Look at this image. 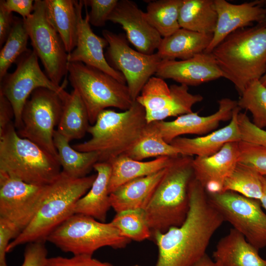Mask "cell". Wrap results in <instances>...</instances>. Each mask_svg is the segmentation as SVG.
Masks as SVG:
<instances>
[{
	"mask_svg": "<svg viewBox=\"0 0 266 266\" xmlns=\"http://www.w3.org/2000/svg\"><path fill=\"white\" fill-rule=\"evenodd\" d=\"M33 50L49 78L60 85L67 73L68 55L59 34L49 21L45 0H35L32 14L24 19Z\"/></svg>",
	"mask_w": 266,
	"mask_h": 266,
	"instance_id": "30bf717a",
	"label": "cell"
},
{
	"mask_svg": "<svg viewBox=\"0 0 266 266\" xmlns=\"http://www.w3.org/2000/svg\"><path fill=\"white\" fill-rule=\"evenodd\" d=\"M96 176L74 178L61 171L53 182L47 185L44 199L36 215L10 242L7 253L24 244L45 242L52 232L74 214L76 202L89 190Z\"/></svg>",
	"mask_w": 266,
	"mask_h": 266,
	"instance_id": "3957f363",
	"label": "cell"
},
{
	"mask_svg": "<svg viewBox=\"0 0 266 266\" xmlns=\"http://www.w3.org/2000/svg\"><path fill=\"white\" fill-rule=\"evenodd\" d=\"M188 195L190 209L183 224L152 234L158 249L155 266H193L206 254L211 238L225 222L194 177Z\"/></svg>",
	"mask_w": 266,
	"mask_h": 266,
	"instance_id": "6da1fadb",
	"label": "cell"
},
{
	"mask_svg": "<svg viewBox=\"0 0 266 266\" xmlns=\"http://www.w3.org/2000/svg\"><path fill=\"white\" fill-rule=\"evenodd\" d=\"M63 108L57 131L69 141L84 137L90 126L85 105L77 91L60 95Z\"/></svg>",
	"mask_w": 266,
	"mask_h": 266,
	"instance_id": "4316f807",
	"label": "cell"
},
{
	"mask_svg": "<svg viewBox=\"0 0 266 266\" xmlns=\"http://www.w3.org/2000/svg\"><path fill=\"white\" fill-rule=\"evenodd\" d=\"M241 109L237 106L233 111L229 124L225 127L195 138L178 137L170 143L181 155L208 157L218 152L229 142L241 141L237 116Z\"/></svg>",
	"mask_w": 266,
	"mask_h": 266,
	"instance_id": "44dd1931",
	"label": "cell"
},
{
	"mask_svg": "<svg viewBox=\"0 0 266 266\" xmlns=\"http://www.w3.org/2000/svg\"><path fill=\"white\" fill-rule=\"evenodd\" d=\"M93 168L97 172L96 179L87 193L77 200L73 211L105 222L111 207L109 191L111 166L109 163L98 162Z\"/></svg>",
	"mask_w": 266,
	"mask_h": 266,
	"instance_id": "603a6c76",
	"label": "cell"
},
{
	"mask_svg": "<svg viewBox=\"0 0 266 266\" xmlns=\"http://www.w3.org/2000/svg\"><path fill=\"white\" fill-rule=\"evenodd\" d=\"M183 0H158L150 1L144 12L149 23L162 37L168 36L180 28L178 22Z\"/></svg>",
	"mask_w": 266,
	"mask_h": 266,
	"instance_id": "1f68e13d",
	"label": "cell"
},
{
	"mask_svg": "<svg viewBox=\"0 0 266 266\" xmlns=\"http://www.w3.org/2000/svg\"><path fill=\"white\" fill-rule=\"evenodd\" d=\"M256 25L259 26L266 27V17L262 22L257 23Z\"/></svg>",
	"mask_w": 266,
	"mask_h": 266,
	"instance_id": "816d5d0a",
	"label": "cell"
},
{
	"mask_svg": "<svg viewBox=\"0 0 266 266\" xmlns=\"http://www.w3.org/2000/svg\"><path fill=\"white\" fill-rule=\"evenodd\" d=\"M29 38L24 19L15 17L11 30L0 51V80L8 73L12 64L29 49Z\"/></svg>",
	"mask_w": 266,
	"mask_h": 266,
	"instance_id": "836d02e7",
	"label": "cell"
},
{
	"mask_svg": "<svg viewBox=\"0 0 266 266\" xmlns=\"http://www.w3.org/2000/svg\"><path fill=\"white\" fill-rule=\"evenodd\" d=\"M33 0H0V8L19 14L22 19H26L32 13L34 9Z\"/></svg>",
	"mask_w": 266,
	"mask_h": 266,
	"instance_id": "f6af8a7d",
	"label": "cell"
},
{
	"mask_svg": "<svg viewBox=\"0 0 266 266\" xmlns=\"http://www.w3.org/2000/svg\"><path fill=\"white\" fill-rule=\"evenodd\" d=\"M237 106L251 113L252 123L256 127H266V87L260 80L248 85L237 100Z\"/></svg>",
	"mask_w": 266,
	"mask_h": 266,
	"instance_id": "74e56055",
	"label": "cell"
},
{
	"mask_svg": "<svg viewBox=\"0 0 266 266\" xmlns=\"http://www.w3.org/2000/svg\"><path fill=\"white\" fill-rule=\"evenodd\" d=\"M53 141L62 171L70 177L80 178L87 176L95 164L99 162L98 153L77 151L57 130L54 133Z\"/></svg>",
	"mask_w": 266,
	"mask_h": 266,
	"instance_id": "f1b7e54d",
	"label": "cell"
},
{
	"mask_svg": "<svg viewBox=\"0 0 266 266\" xmlns=\"http://www.w3.org/2000/svg\"><path fill=\"white\" fill-rule=\"evenodd\" d=\"M84 5L89 6L91 11L88 12L90 24L95 27L105 26L106 22L116 5L118 0H84Z\"/></svg>",
	"mask_w": 266,
	"mask_h": 266,
	"instance_id": "ab89813d",
	"label": "cell"
},
{
	"mask_svg": "<svg viewBox=\"0 0 266 266\" xmlns=\"http://www.w3.org/2000/svg\"><path fill=\"white\" fill-rule=\"evenodd\" d=\"M223 77L240 96L251 82L266 72V27L238 29L227 36L211 53Z\"/></svg>",
	"mask_w": 266,
	"mask_h": 266,
	"instance_id": "7a4b0ae2",
	"label": "cell"
},
{
	"mask_svg": "<svg viewBox=\"0 0 266 266\" xmlns=\"http://www.w3.org/2000/svg\"><path fill=\"white\" fill-rule=\"evenodd\" d=\"M103 37L108 42L105 58L115 69L124 76L133 100L157 71L162 59L157 53L151 55L142 53L132 48L126 35L110 31H102Z\"/></svg>",
	"mask_w": 266,
	"mask_h": 266,
	"instance_id": "4fadbf2b",
	"label": "cell"
},
{
	"mask_svg": "<svg viewBox=\"0 0 266 266\" xmlns=\"http://www.w3.org/2000/svg\"><path fill=\"white\" fill-rule=\"evenodd\" d=\"M48 19L69 54L77 41V16L74 0H45Z\"/></svg>",
	"mask_w": 266,
	"mask_h": 266,
	"instance_id": "83f0119b",
	"label": "cell"
},
{
	"mask_svg": "<svg viewBox=\"0 0 266 266\" xmlns=\"http://www.w3.org/2000/svg\"><path fill=\"white\" fill-rule=\"evenodd\" d=\"M77 16V41L74 50L68 55V62H81L100 69L126 84L123 75L107 62L103 49L108 45L106 39L96 35L92 31L86 8V15L82 16L83 0H75Z\"/></svg>",
	"mask_w": 266,
	"mask_h": 266,
	"instance_id": "9a60e30c",
	"label": "cell"
},
{
	"mask_svg": "<svg viewBox=\"0 0 266 266\" xmlns=\"http://www.w3.org/2000/svg\"><path fill=\"white\" fill-rule=\"evenodd\" d=\"M212 257L221 266H266L259 250L233 228L219 240Z\"/></svg>",
	"mask_w": 266,
	"mask_h": 266,
	"instance_id": "cb8c5ba5",
	"label": "cell"
},
{
	"mask_svg": "<svg viewBox=\"0 0 266 266\" xmlns=\"http://www.w3.org/2000/svg\"><path fill=\"white\" fill-rule=\"evenodd\" d=\"M238 145V162L266 176V147L243 141H240Z\"/></svg>",
	"mask_w": 266,
	"mask_h": 266,
	"instance_id": "f35d334b",
	"label": "cell"
},
{
	"mask_svg": "<svg viewBox=\"0 0 266 266\" xmlns=\"http://www.w3.org/2000/svg\"><path fill=\"white\" fill-rule=\"evenodd\" d=\"M237 122L241 141L266 147V131L256 127L245 113L239 112Z\"/></svg>",
	"mask_w": 266,
	"mask_h": 266,
	"instance_id": "60d3db41",
	"label": "cell"
},
{
	"mask_svg": "<svg viewBox=\"0 0 266 266\" xmlns=\"http://www.w3.org/2000/svg\"><path fill=\"white\" fill-rule=\"evenodd\" d=\"M263 194L260 201L262 207L266 210V176H263Z\"/></svg>",
	"mask_w": 266,
	"mask_h": 266,
	"instance_id": "681fc988",
	"label": "cell"
},
{
	"mask_svg": "<svg viewBox=\"0 0 266 266\" xmlns=\"http://www.w3.org/2000/svg\"><path fill=\"white\" fill-rule=\"evenodd\" d=\"M263 178L253 168L238 162L226 180L222 192L232 191L260 200L263 194Z\"/></svg>",
	"mask_w": 266,
	"mask_h": 266,
	"instance_id": "d6a6232c",
	"label": "cell"
},
{
	"mask_svg": "<svg viewBox=\"0 0 266 266\" xmlns=\"http://www.w3.org/2000/svg\"><path fill=\"white\" fill-rule=\"evenodd\" d=\"M47 250L44 242L28 243L21 266H44L47 260Z\"/></svg>",
	"mask_w": 266,
	"mask_h": 266,
	"instance_id": "7bdbcfd3",
	"label": "cell"
},
{
	"mask_svg": "<svg viewBox=\"0 0 266 266\" xmlns=\"http://www.w3.org/2000/svg\"><path fill=\"white\" fill-rule=\"evenodd\" d=\"M260 81L266 87V72L260 79Z\"/></svg>",
	"mask_w": 266,
	"mask_h": 266,
	"instance_id": "f907efd6",
	"label": "cell"
},
{
	"mask_svg": "<svg viewBox=\"0 0 266 266\" xmlns=\"http://www.w3.org/2000/svg\"><path fill=\"white\" fill-rule=\"evenodd\" d=\"M123 236L141 241L152 237L145 210L131 209L117 212L110 222Z\"/></svg>",
	"mask_w": 266,
	"mask_h": 266,
	"instance_id": "d590c367",
	"label": "cell"
},
{
	"mask_svg": "<svg viewBox=\"0 0 266 266\" xmlns=\"http://www.w3.org/2000/svg\"><path fill=\"white\" fill-rule=\"evenodd\" d=\"M14 114L12 106L8 100L0 94V132L13 122Z\"/></svg>",
	"mask_w": 266,
	"mask_h": 266,
	"instance_id": "bcb514c9",
	"label": "cell"
},
{
	"mask_svg": "<svg viewBox=\"0 0 266 266\" xmlns=\"http://www.w3.org/2000/svg\"><path fill=\"white\" fill-rule=\"evenodd\" d=\"M44 266H115L90 255H73L70 258L57 256L48 258ZM130 266H140L135 264Z\"/></svg>",
	"mask_w": 266,
	"mask_h": 266,
	"instance_id": "b9f144b4",
	"label": "cell"
},
{
	"mask_svg": "<svg viewBox=\"0 0 266 266\" xmlns=\"http://www.w3.org/2000/svg\"><path fill=\"white\" fill-rule=\"evenodd\" d=\"M20 232L12 223L0 218V266H7L6 259L7 249L12 239H15Z\"/></svg>",
	"mask_w": 266,
	"mask_h": 266,
	"instance_id": "ee69618b",
	"label": "cell"
},
{
	"mask_svg": "<svg viewBox=\"0 0 266 266\" xmlns=\"http://www.w3.org/2000/svg\"><path fill=\"white\" fill-rule=\"evenodd\" d=\"M166 168L119 186L110 194L111 207L116 213L131 209L145 210Z\"/></svg>",
	"mask_w": 266,
	"mask_h": 266,
	"instance_id": "7402d4cb",
	"label": "cell"
},
{
	"mask_svg": "<svg viewBox=\"0 0 266 266\" xmlns=\"http://www.w3.org/2000/svg\"><path fill=\"white\" fill-rule=\"evenodd\" d=\"M38 57L28 49L16 61V68L7 73L0 80V94L11 103L14 114L13 123L19 130L22 127V114L25 104L31 94L39 88H45L61 95L65 82L61 85L54 83L41 69Z\"/></svg>",
	"mask_w": 266,
	"mask_h": 266,
	"instance_id": "7c38bea8",
	"label": "cell"
},
{
	"mask_svg": "<svg viewBox=\"0 0 266 266\" xmlns=\"http://www.w3.org/2000/svg\"><path fill=\"white\" fill-rule=\"evenodd\" d=\"M212 33H203L180 28L163 37L156 52L162 60H181L204 53L210 44Z\"/></svg>",
	"mask_w": 266,
	"mask_h": 266,
	"instance_id": "d4e9b609",
	"label": "cell"
},
{
	"mask_svg": "<svg viewBox=\"0 0 266 266\" xmlns=\"http://www.w3.org/2000/svg\"><path fill=\"white\" fill-rule=\"evenodd\" d=\"M46 241L73 255H90L103 247L125 248L131 241L111 223L74 214L57 227Z\"/></svg>",
	"mask_w": 266,
	"mask_h": 266,
	"instance_id": "ba28073f",
	"label": "cell"
},
{
	"mask_svg": "<svg viewBox=\"0 0 266 266\" xmlns=\"http://www.w3.org/2000/svg\"><path fill=\"white\" fill-rule=\"evenodd\" d=\"M62 108L63 101L57 93L45 88L35 90L23 108L18 134L58 157L53 135Z\"/></svg>",
	"mask_w": 266,
	"mask_h": 266,
	"instance_id": "9c48e42d",
	"label": "cell"
},
{
	"mask_svg": "<svg viewBox=\"0 0 266 266\" xmlns=\"http://www.w3.org/2000/svg\"><path fill=\"white\" fill-rule=\"evenodd\" d=\"M147 124L145 109L136 100L123 112L106 109L89 127L91 138L72 147L80 152H96L99 162L110 163L137 142Z\"/></svg>",
	"mask_w": 266,
	"mask_h": 266,
	"instance_id": "277c9868",
	"label": "cell"
},
{
	"mask_svg": "<svg viewBox=\"0 0 266 266\" xmlns=\"http://www.w3.org/2000/svg\"><path fill=\"white\" fill-rule=\"evenodd\" d=\"M156 76L189 86H198L223 77L211 53H202L184 60H162Z\"/></svg>",
	"mask_w": 266,
	"mask_h": 266,
	"instance_id": "ffe728a7",
	"label": "cell"
},
{
	"mask_svg": "<svg viewBox=\"0 0 266 266\" xmlns=\"http://www.w3.org/2000/svg\"><path fill=\"white\" fill-rule=\"evenodd\" d=\"M108 21L120 25L128 41L142 53L154 54L162 40L161 35L146 20L144 12L133 1L118 0Z\"/></svg>",
	"mask_w": 266,
	"mask_h": 266,
	"instance_id": "2e32d148",
	"label": "cell"
},
{
	"mask_svg": "<svg viewBox=\"0 0 266 266\" xmlns=\"http://www.w3.org/2000/svg\"><path fill=\"white\" fill-rule=\"evenodd\" d=\"M171 99L170 87L164 79L152 76L135 100L144 107L146 117L163 110L169 103Z\"/></svg>",
	"mask_w": 266,
	"mask_h": 266,
	"instance_id": "8d00e7d4",
	"label": "cell"
},
{
	"mask_svg": "<svg viewBox=\"0 0 266 266\" xmlns=\"http://www.w3.org/2000/svg\"><path fill=\"white\" fill-rule=\"evenodd\" d=\"M137 161L161 157H176L180 151L162 137L154 122L148 123L137 142L124 154Z\"/></svg>",
	"mask_w": 266,
	"mask_h": 266,
	"instance_id": "4dcf8cb0",
	"label": "cell"
},
{
	"mask_svg": "<svg viewBox=\"0 0 266 266\" xmlns=\"http://www.w3.org/2000/svg\"><path fill=\"white\" fill-rule=\"evenodd\" d=\"M67 73L71 86L85 105L91 125L108 107L125 111L134 102L126 84L100 69L81 62H68Z\"/></svg>",
	"mask_w": 266,
	"mask_h": 266,
	"instance_id": "52a82bcc",
	"label": "cell"
},
{
	"mask_svg": "<svg viewBox=\"0 0 266 266\" xmlns=\"http://www.w3.org/2000/svg\"><path fill=\"white\" fill-rule=\"evenodd\" d=\"M264 1L246 2L241 4L231 3L225 0H214L218 19L212 39L205 51L211 53L212 50L233 32L259 23L266 17Z\"/></svg>",
	"mask_w": 266,
	"mask_h": 266,
	"instance_id": "ac0fdd59",
	"label": "cell"
},
{
	"mask_svg": "<svg viewBox=\"0 0 266 266\" xmlns=\"http://www.w3.org/2000/svg\"><path fill=\"white\" fill-rule=\"evenodd\" d=\"M207 194L211 205L259 250L266 247V213L260 201L232 191Z\"/></svg>",
	"mask_w": 266,
	"mask_h": 266,
	"instance_id": "8fae6325",
	"label": "cell"
},
{
	"mask_svg": "<svg viewBox=\"0 0 266 266\" xmlns=\"http://www.w3.org/2000/svg\"><path fill=\"white\" fill-rule=\"evenodd\" d=\"M46 188L0 172V218L13 224L21 233L36 215Z\"/></svg>",
	"mask_w": 266,
	"mask_h": 266,
	"instance_id": "5bb4252c",
	"label": "cell"
},
{
	"mask_svg": "<svg viewBox=\"0 0 266 266\" xmlns=\"http://www.w3.org/2000/svg\"><path fill=\"white\" fill-rule=\"evenodd\" d=\"M169 87L172 96L170 102L161 111L146 116L147 123L192 113L193 105L201 101L203 99L200 94L190 93L187 85L173 84Z\"/></svg>",
	"mask_w": 266,
	"mask_h": 266,
	"instance_id": "e575fe53",
	"label": "cell"
},
{
	"mask_svg": "<svg viewBox=\"0 0 266 266\" xmlns=\"http://www.w3.org/2000/svg\"><path fill=\"white\" fill-rule=\"evenodd\" d=\"M193 266H221L213 260L206 253Z\"/></svg>",
	"mask_w": 266,
	"mask_h": 266,
	"instance_id": "c3c4849f",
	"label": "cell"
},
{
	"mask_svg": "<svg viewBox=\"0 0 266 266\" xmlns=\"http://www.w3.org/2000/svg\"><path fill=\"white\" fill-rule=\"evenodd\" d=\"M239 142L225 144L216 153L192 161L194 178L208 194L222 192L224 184L238 162Z\"/></svg>",
	"mask_w": 266,
	"mask_h": 266,
	"instance_id": "d6986e66",
	"label": "cell"
},
{
	"mask_svg": "<svg viewBox=\"0 0 266 266\" xmlns=\"http://www.w3.org/2000/svg\"><path fill=\"white\" fill-rule=\"evenodd\" d=\"M217 111L210 115L200 116L198 112L179 116L171 121L154 122L165 141L168 143L183 134L202 135L217 129L222 121L231 120L233 109L237 106V101L223 98L218 101Z\"/></svg>",
	"mask_w": 266,
	"mask_h": 266,
	"instance_id": "e0dca14e",
	"label": "cell"
},
{
	"mask_svg": "<svg viewBox=\"0 0 266 266\" xmlns=\"http://www.w3.org/2000/svg\"><path fill=\"white\" fill-rule=\"evenodd\" d=\"M174 158L164 156L151 161H142L133 160L124 154L116 157L109 163L111 166L109 184L110 194L130 180L152 174L167 167Z\"/></svg>",
	"mask_w": 266,
	"mask_h": 266,
	"instance_id": "484cf974",
	"label": "cell"
},
{
	"mask_svg": "<svg viewBox=\"0 0 266 266\" xmlns=\"http://www.w3.org/2000/svg\"><path fill=\"white\" fill-rule=\"evenodd\" d=\"M193 159L181 155L174 158L157 186L144 210L152 236L185 220L190 209L189 185L194 177Z\"/></svg>",
	"mask_w": 266,
	"mask_h": 266,
	"instance_id": "5b68a950",
	"label": "cell"
},
{
	"mask_svg": "<svg viewBox=\"0 0 266 266\" xmlns=\"http://www.w3.org/2000/svg\"><path fill=\"white\" fill-rule=\"evenodd\" d=\"M14 123L0 132V172L29 184L48 185L62 170L58 157L19 136Z\"/></svg>",
	"mask_w": 266,
	"mask_h": 266,
	"instance_id": "8992f818",
	"label": "cell"
},
{
	"mask_svg": "<svg viewBox=\"0 0 266 266\" xmlns=\"http://www.w3.org/2000/svg\"><path fill=\"white\" fill-rule=\"evenodd\" d=\"M14 17L12 13L0 8V46L5 42L11 30Z\"/></svg>",
	"mask_w": 266,
	"mask_h": 266,
	"instance_id": "7dc6e473",
	"label": "cell"
},
{
	"mask_svg": "<svg viewBox=\"0 0 266 266\" xmlns=\"http://www.w3.org/2000/svg\"><path fill=\"white\" fill-rule=\"evenodd\" d=\"M217 19L214 0H183L178 18L181 28L213 34Z\"/></svg>",
	"mask_w": 266,
	"mask_h": 266,
	"instance_id": "f546056e",
	"label": "cell"
}]
</instances>
